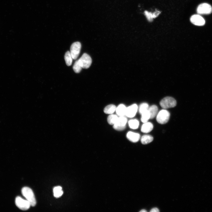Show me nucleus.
I'll list each match as a JSON object with an SVG mask.
<instances>
[{"label": "nucleus", "mask_w": 212, "mask_h": 212, "mask_svg": "<svg viewBox=\"0 0 212 212\" xmlns=\"http://www.w3.org/2000/svg\"><path fill=\"white\" fill-rule=\"evenodd\" d=\"M22 193L23 196L30 202L31 206H34L36 205V201L35 195L30 188L24 187L22 189Z\"/></svg>", "instance_id": "nucleus-1"}, {"label": "nucleus", "mask_w": 212, "mask_h": 212, "mask_svg": "<svg viewBox=\"0 0 212 212\" xmlns=\"http://www.w3.org/2000/svg\"><path fill=\"white\" fill-rule=\"evenodd\" d=\"M160 105L164 109L173 108L177 105L176 100L171 97H167L164 98L160 101Z\"/></svg>", "instance_id": "nucleus-2"}, {"label": "nucleus", "mask_w": 212, "mask_h": 212, "mask_svg": "<svg viewBox=\"0 0 212 212\" xmlns=\"http://www.w3.org/2000/svg\"><path fill=\"white\" fill-rule=\"evenodd\" d=\"M170 113L167 110H162L158 113L156 116V120L157 122L162 124H166L168 121Z\"/></svg>", "instance_id": "nucleus-3"}, {"label": "nucleus", "mask_w": 212, "mask_h": 212, "mask_svg": "<svg viewBox=\"0 0 212 212\" xmlns=\"http://www.w3.org/2000/svg\"><path fill=\"white\" fill-rule=\"evenodd\" d=\"M82 68L88 69L91 66L92 60L91 57L88 54L85 53L78 60Z\"/></svg>", "instance_id": "nucleus-4"}, {"label": "nucleus", "mask_w": 212, "mask_h": 212, "mask_svg": "<svg viewBox=\"0 0 212 212\" xmlns=\"http://www.w3.org/2000/svg\"><path fill=\"white\" fill-rule=\"evenodd\" d=\"M127 119L125 116L118 117L116 123L114 125L113 128L118 131H122L125 128Z\"/></svg>", "instance_id": "nucleus-5"}, {"label": "nucleus", "mask_w": 212, "mask_h": 212, "mask_svg": "<svg viewBox=\"0 0 212 212\" xmlns=\"http://www.w3.org/2000/svg\"><path fill=\"white\" fill-rule=\"evenodd\" d=\"M81 47V44L79 42H75L71 45L70 52L73 59L77 58L80 54Z\"/></svg>", "instance_id": "nucleus-6"}, {"label": "nucleus", "mask_w": 212, "mask_h": 212, "mask_svg": "<svg viewBox=\"0 0 212 212\" xmlns=\"http://www.w3.org/2000/svg\"><path fill=\"white\" fill-rule=\"evenodd\" d=\"M16 206L20 209L26 210L29 208L31 204L27 200H25L20 197H17L15 200Z\"/></svg>", "instance_id": "nucleus-7"}, {"label": "nucleus", "mask_w": 212, "mask_h": 212, "mask_svg": "<svg viewBox=\"0 0 212 212\" xmlns=\"http://www.w3.org/2000/svg\"><path fill=\"white\" fill-rule=\"evenodd\" d=\"M212 11V8L209 4L204 3L201 4L198 7L197 12L199 15L209 14Z\"/></svg>", "instance_id": "nucleus-8"}, {"label": "nucleus", "mask_w": 212, "mask_h": 212, "mask_svg": "<svg viewBox=\"0 0 212 212\" xmlns=\"http://www.w3.org/2000/svg\"><path fill=\"white\" fill-rule=\"evenodd\" d=\"M138 109L137 105L136 104H133L127 108L125 115L129 118H133L135 116Z\"/></svg>", "instance_id": "nucleus-9"}, {"label": "nucleus", "mask_w": 212, "mask_h": 212, "mask_svg": "<svg viewBox=\"0 0 212 212\" xmlns=\"http://www.w3.org/2000/svg\"><path fill=\"white\" fill-rule=\"evenodd\" d=\"M191 23L197 26H203L205 23L204 19L199 15H195L192 16L190 18Z\"/></svg>", "instance_id": "nucleus-10"}, {"label": "nucleus", "mask_w": 212, "mask_h": 212, "mask_svg": "<svg viewBox=\"0 0 212 212\" xmlns=\"http://www.w3.org/2000/svg\"><path fill=\"white\" fill-rule=\"evenodd\" d=\"M126 137L130 141L134 143L138 142L140 138L139 134L130 132L127 134Z\"/></svg>", "instance_id": "nucleus-11"}, {"label": "nucleus", "mask_w": 212, "mask_h": 212, "mask_svg": "<svg viewBox=\"0 0 212 212\" xmlns=\"http://www.w3.org/2000/svg\"><path fill=\"white\" fill-rule=\"evenodd\" d=\"M153 125L151 123L147 122L144 123L142 126L141 131L145 133H149L153 130Z\"/></svg>", "instance_id": "nucleus-12"}, {"label": "nucleus", "mask_w": 212, "mask_h": 212, "mask_svg": "<svg viewBox=\"0 0 212 212\" xmlns=\"http://www.w3.org/2000/svg\"><path fill=\"white\" fill-rule=\"evenodd\" d=\"M127 108L123 104L119 105L116 108V111L117 114L119 116H125V115Z\"/></svg>", "instance_id": "nucleus-13"}, {"label": "nucleus", "mask_w": 212, "mask_h": 212, "mask_svg": "<svg viewBox=\"0 0 212 212\" xmlns=\"http://www.w3.org/2000/svg\"><path fill=\"white\" fill-rule=\"evenodd\" d=\"M158 107L155 105H152L149 107L148 111L150 114V119H153L157 116L158 113Z\"/></svg>", "instance_id": "nucleus-14"}, {"label": "nucleus", "mask_w": 212, "mask_h": 212, "mask_svg": "<svg viewBox=\"0 0 212 212\" xmlns=\"http://www.w3.org/2000/svg\"><path fill=\"white\" fill-rule=\"evenodd\" d=\"M160 12L158 11H156L155 13H152L146 11L144 12V14L148 20L151 22L152 21L153 18H155L157 17L160 13Z\"/></svg>", "instance_id": "nucleus-15"}, {"label": "nucleus", "mask_w": 212, "mask_h": 212, "mask_svg": "<svg viewBox=\"0 0 212 212\" xmlns=\"http://www.w3.org/2000/svg\"><path fill=\"white\" fill-rule=\"evenodd\" d=\"M154 139L152 136L150 135H145L143 136L141 139V142L143 144H147L151 142Z\"/></svg>", "instance_id": "nucleus-16"}, {"label": "nucleus", "mask_w": 212, "mask_h": 212, "mask_svg": "<svg viewBox=\"0 0 212 212\" xmlns=\"http://www.w3.org/2000/svg\"><path fill=\"white\" fill-rule=\"evenodd\" d=\"M54 196L56 198L61 197L63 194L62 187L60 186L55 187L53 190Z\"/></svg>", "instance_id": "nucleus-17"}, {"label": "nucleus", "mask_w": 212, "mask_h": 212, "mask_svg": "<svg viewBox=\"0 0 212 212\" xmlns=\"http://www.w3.org/2000/svg\"><path fill=\"white\" fill-rule=\"evenodd\" d=\"M116 107L113 104H111L107 106L104 110V112L107 114H111L116 111Z\"/></svg>", "instance_id": "nucleus-18"}, {"label": "nucleus", "mask_w": 212, "mask_h": 212, "mask_svg": "<svg viewBox=\"0 0 212 212\" xmlns=\"http://www.w3.org/2000/svg\"><path fill=\"white\" fill-rule=\"evenodd\" d=\"M64 58L67 66H71L72 63L73 58L70 52L68 51L66 53Z\"/></svg>", "instance_id": "nucleus-19"}, {"label": "nucleus", "mask_w": 212, "mask_h": 212, "mask_svg": "<svg viewBox=\"0 0 212 212\" xmlns=\"http://www.w3.org/2000/svg\"><path fill=\"white\" fill-rule=\"evenodd\" d=\"M129 124L131 128L135 130L137 129L138 128L139 122L137 119H132L129 121Z\"/></svg>", "instance_id": "nucleus-20"}, {"label": "nucleus", "mask_w": 212, "mask_h": 212, "mask_svg": "<svg viewBox=\"0 0 212 212\" xmlns=\"http://www.w3.org/2000/svg\"><path fill=\"white\" fill-rule=\"evenodd\" d=\"M118 118V117L117 115L111 114L108 118V122L110 125H114L116 123Z\"/></svg>", "instance_id": "nucleus-21"}, {"label": "nucleus", "mask_w": 212, "mask_h": 212, "mask_svg": "<svg viewBox=\"0 0 212 212\" xmlns=\"http://www.w3.org/2000/svg\"><path fill=\"white\" fill-rule=\"evenodd\" d=\"M141 120L144 123L148 122V120L150 119V116L148 110L144 112L142 114Z\"/></svg>", "instance_id": "nucleus-22"}, {"label": "nucleus", "mask_w": 212, "mask_h": 212, "mask_svg": "<svg viewBox=\"0 0 212 212\" xmlns=\"http://www.w3.org/2000/svg\"><path fill=\"white\" fill-rule=\"evenodd\" d=\"M149 105L146 103L142 104L139 106V111L141 115L144 112L148 110Z\"/></svg>", "instance_id": "nucleus-23"}, {"label": "nucleus", "mask_w": 212, "mask_h": 212, "mask_svg": "<svg viewBox=\"0 0 212 212\" xmlns=\"http://www.w3.org/2000/svg\"><path fill=\"white\" fill-rule=\"evenodd\" d=\"M73 68L74 71L75 73H79L80 72L82 68L79 63L78 60L75 62Z\"/></svg>", "instance_id": "nucleus-24"}, {"label": "nucleus", "mask_w": 212, "mask_h": 212, "mask_svg": "<svg viewBox=\"0 0 212 212\" xmlns=\"http://www.w3.org/2000/svg\"><path fill=\"white\" fill-rule=\"evenodd\" d=\"M159 209L156 208H154L152 209H151V210L150 211V212H159Z\"/></svg>", "instance_id": "nucleus-25"}, {"label": "nucleus", "mask_w": 212, "mask_h": 212, "mask_svg": "<svg viewBox=\"0 0 212 212\" xmlns=\"http://www.w3.org/2000/svg\"><path fill=\"white\" fill-rule=\"evenodd\" d=\"M140 212H146L147 211L145 209H142L140 211Z\"/></svg>", "instance_id": "nucleus-26"}]
</instances>
